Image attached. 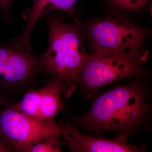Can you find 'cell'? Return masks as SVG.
Segmentation results:
<instances>
[{
    "label": "cell",
    "instance_id": "obj_1",
    "mask_svg": "<svg viewBox=\"0 0 152 152\" xmlns=\"http://www.w3.org/2000/svg\"><path fill=\"white\" fill-rule=\"evenodd\" d=\"M148 109L144 85L133 82L100 95L88 112L74 122L90 130L113 131L128 137L141 126Z\"/></svg>",
    "mask_w": 152,
    "mask_h": 152
},
{
    "label": "cell",
    "instance_id": "obj_2",
    "mask_svg": "<svg viewBox=\"0 0 152 152\" xmlns=\"http://www.w3.org/2000/svg\"><path fill=\"white\" fill-rule=\"evenodd\" d=\"M48 22L49 46L38 58V68L62 81L71 93L89 56L85 50L81 30L75 23H66L56 17H49Z\"/></svg>",
    "mask_w": 152,
    "mask_h": 152
},
{
    "label": "cell",
    "instance_id": "obj_3",
    "mask_svg": "<svg viewBox=\"0 0 152 152\" xmlns=\"http://www.w3.org/2000/svg\"><path fill=\"white\" fill-rule=\"evenodd\" d=\"M148 52L95 50L76 81L82 91L91 97L98 91L117 81L146 74L145 63Z\"/></svg>",
    "mask_w": 152,
    "mask_h": 152
},
{
    "label": "cell",
    "instance_id": "obj_4",
    "mask_svg": "<svg viewBox=\"0 0 152 152\" xmlns=\"http://www.w3.org/2000/svg\"><path fill=\"white\" fill-rule=\"evenodd\" d=\"M68 129L64 122H46L20 113L9 105L0 110V136L15 151L28 152L49 136H63Z\"/></svg>",
    "mask_w": 152,
    "mask_h": 152
},
{
    "label": "cell",
    "instance_id": "obj_5",
    "mask_svg": "<svg viewBox=\"0 0 152 152\" xmlns=\"http://www.w3.org/2000/svg\"><path fill=\"white\" fill-rule=\"evenodd\" d=\"M94 50L125 51L142 50L145 31L120 17L95 22L87 30Z\"/></svg>",
    "mask_w": 152,
    "mask_h": 152
},
{
    "label": "cell",
    "instance_id": "obj_6",
    "mask_svg": "<svg viewBox=\"0 0 152 152\" xmlns=\"http://www.w3.org/2000/svg\"><path fill=\"white\" fill-rule=\"evenodd\" d=\"M67 132L60 139L61 145L72 152H139L145 151L144 146H138L128 142V137L118 135L113 140L90 137L80 133L75 127L64 122Z\"/></svg>",
    "mask_w": 152,
    "mask_h": 152
},
{
    "label": "cell",
    "instance_id": "obj_7",
    "mask_svg": "<svg viewBox=\"0 0 152 152\" xmlns=\"http://www.w3.org/2000/svg\"><path fill=\"white\" fill-rule=\"evenodd\" d=\"M12 48L4 63L0 79V89L5 90L22 84L28 80L38 68V59L31 50L11 42Z\"/></svg>",
    "mask_w": 152,
    "mask_h": 152
},
{
    "label": "cell",
    "instance_id": "obj_8",
    "mask_svg": "<svg viewBox=\"0 0 152 152\" xmlns=\"http://www.w3.org/2000/svg\"><path fill=\"white\" fill-rule=\"evenodd\" d=\"M33 7L29 12L28 18L24 30L13 42L31 49L29 37L31 31L41 17L50 11H64L73 19L78 27L81 30L82 25L76 16L75 7L78 0H32Z\"/></svg>",
    "mask_w": 152,
    "mask_h": 152
},
{
    "label": "cell",
    "instance_id": "obj_9",
    "mask_svg": "<svg viewBox=\"0 0 152 152\" xmlns=\"http://www.w3.org/2000/svg\"><path fill=\"white\" fill-rule=\"evenodd\" d=\"M65 85L60 80H55L42 88L39 112L37 118L46 122L55 121L57 115L64 110L61 94Z\"/></svg>",
    "mask_w": 152,
    "mask_h": 152
},
{
    "label": "cell",
    "instance_id": "obj_10",
    "mask_svg": "<svg viewBox=\"0 0 152 152\" xmlns=\"http://www.w3.org/2000/svg\"><path fill=\"white\" fill-rule=\"evenodd\" d=\"M42 92V88L30 90L25 94L19 102L10 105L22 113L37 118L39 108Z\"/></svg>",
    "mask_w": 152,
    "mask_h": 152
},
{
    "label": "cell",
    "instance_id": "obj_11",
    "mask_svg": "<svg viewBox=\"0 0 152 152\" xmlns=\"http://www.w3.org/2000/svg\"><path fill=\"white\" fill-rule=\"evenodd\" d=\"M60 135L49 136L43 139L34 145L29 150V152H60L61 148Z\"/></svg>",
    "mask_w": 152,
    "mask_h": 152
},
{
    "label": "cell",
    "instance_id": "obj_12",
    "mask_svg": "<svg viewBox=\"0 0 152 152\" xmlns=\"http://www.w3.org/2000/svg\"><path fill=\"white\" fill-rule=\"evenodd\" d=\"M147 0H112L116 5L126 9L138 8L143 5Z\"/></svg>",
    "mask_w": 152,
    "mask_h": 152
},
{
    "label": "cell",
    "instance_id": "obj_13",
    "mask_svg": "<svg viewBox=\"0 0 152 152\" xmlns=\"http://www.w3.org/2000/svg\"><path fill=\"white\" fill-rule=\"evenodd\" d=\"M13 0H0V10L4 12H6L10 8Z\"/></svg>",
    "mask_w": 152,
    "mask_h": 152
},
{
    "label": "cell",
    "instance_id": "obj_14",
    "mask_svg": "<svg viewBox=\"0 0 152 152\" xmlns=\"http://www.w3.org/2000/svg\"><path fill=\"white\" fill-rule=\"evenodd\" d=\"M15 151L12 147L7 142L0 136V152Z\"/></svg>",
    "mask_w": 152,
    "mask_h": 152
},
{
    "label": "cell",
    "instance_id": "obj_15",
    "mask_svg": "<svg viewBox=\"0 0 152 152\" xmlns=\"http://www.w3.org/2000/svg\"><path fill=\"white\" fill-rule=\"evenodd\" d=\"M8 100L6 98L0 96V106L7 104Z\"/></svg>",
    "mask_w": 152,
    "mask_h": 152
}]
</instances>
